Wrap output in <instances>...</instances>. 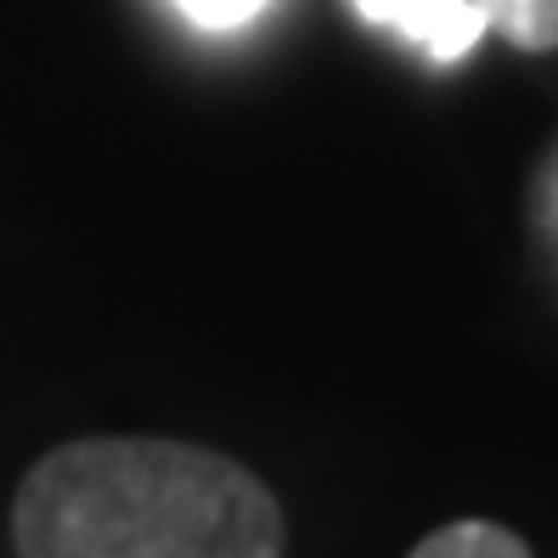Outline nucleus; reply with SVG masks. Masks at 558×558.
Returning <instances> with one entry per match:
<instances>
[{
  "label": "nucleus",
  "mask_w": 558,
  "mask_h": 558,
  "mask_svg": "<svg viewBox=\"0 0 558 558\" xmlns=\"http://www.w3.org/2000/svg\"><path fill=\"white\" fill-rule=\"evenodd\" d=\"M355 12L373 17V23L401 28V35H412L440 62L469 57L474 40L485 35V17H480L474 0H355Z\"/></svg>",
  "instance_id": "nucleus-2"
},
{
  "label": "nucleus",
  "mask_w": 558,
  "mask_h": 558,
  "mask_svg": "<svg viewBox=\"0 0 558 558\" xmlns=\"http://www.w3.org/2000/svg\"><path fill=\"white\" fill-rule=\"evenodd\" d=\"M485 28L519 51H558V0H474Z\"/></svg>",
  "instance_id": "nucleus-4"
},
{
  "label": "nucleus",
  "mask_w": 558,
  "mask_h": 558,
  "mask_svg": "<svg viewBox=\"0 0 558 558\" xmlns=\"http://www.w3.org/2000/svg\"><path fill=\"white\" fill-rule=\"evenodd\" d=\"M407 558H531V547L490 519H457L440 524L435 536H423Z\"/></svg>",
  "instance_id": "nucleus-3"
},
{
  "label": "nucleus",
  "mask_w": 558,
  "mask_h": 558,
  "mask_svg": "<svg viewBox=\"0 0 558 558\" xmlns=\"http://www.w3.org/2000/svg\"><path fill=\"white\" fill-rule=\"evenodd\" d=\"M175 7L192 17V23H204V28H238L248 23L266 0H175Z\"/></svg>",
  "instance_id": "nucleus-5"
},
{
  "label": "nucleus",
  "mask_w": 558,
  "mask_h": 558,
  "mask_svg": "<svg viewBox=\"0 0 558 558\" xmlns=\"http://www.w3.org/2000/svg\"><path fill=\"white\" fill-rule=\"evenodd\" d=\"M12 547L17 558H282L288 524L271 485L226 451L90 435L23 474Z\"/></svg>",
  "instance_id": "nucleus-1"
}]
</instances>
